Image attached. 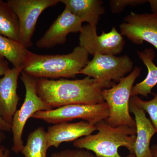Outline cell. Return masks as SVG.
I'll list each match as a JSON object with an SVG mask.
<instances>
[{"label":"cell","mask_w":157,"mask_h":157,"mask_svg":"<svg viewBox=\"0 0 157 157\" xmlns=\"http://www.w3.org/2000/svg\"><path fill=\"white\" fill-rule=\"evenodd\" d=\"M21 74V78L25 89V98L20 109L15 112L11 125L13 135L12 150L16 154L21 152L24 146L22 134L29 119L39 111L53 109L37 94L36 78L29 76L23 71Z\"/></svg>","instance_id":"5b68a950"},{"label":"cell","mask_w":157,"mask_h":157,"mask_svg":"<svg viewBox=\"0 0 157 157\" xmlns=\"http://www.w3.org/2000/svg\"><path fill=\"white\" fill-rule=\"evenodd\" d=\"M7 2L18 18L19 42L27 49L33 45L32 38L40 15L45 9L60 2V0H8Z\"/></svg>","instance_id":"ba28073f"},{"label":"cell","mask_w":157,"mask_h":157,"mask_svg":"<svg viewBox=\"0 0 157 157\" xmlns=\"http://www.w3.org/2000/svg\"><path fill=\"white\" fill-rule=\"evenodd\" d=\"M79 37V46L84 48L89 55L95 54L116 56L123 50L125 42L116 28L113 27L111 31L98 36L97 28L89 24L82 26Z\"/></svg>","instance_id":"9c48e42d"},{"label":"cell","mask_w":157,"mask_h":157,"mask_svg":"<svg viewBox=\"0 0 157 157\" xmlns=\"http://www.w3.org/2000/svg\"><path fill=\"white\" fill-rule=\"evenodd\" d=\"M152 13H157V0H149Z\"/></svg>","instance_id":"d4e9b609"},{"label":"cell","mask_w":157,"mask_h":157,"mask_svg":"<svg viewBox=\"0 0 157 157\" xmlns=\"http://www.w3.org/2000/svg\"><path fill=\"white\" fill-rule=\"evenodd\" d=\"M28 51L18 41L0 35V56L11 62L14 67L23 68Z\"/></svg>","instance_id":"e0dca14e"},{"label":"cell","mask_w":157,"mask_h":157,"mask_svg":"<svg viewBox=\"0 0 157 157\" xmlns=\"http://www.w3.org/2000/svg\"><path fill=\"white\" fill-rule=\"evenodd\" d=\"M124 21L120 25L122 36L137 45L148 42L157 50V13L137 14L131 12Z\"/></svg>","instance_id":"30bf717a"},{"label":"cell","mask_w":157,"mask_h":157,"mask_svg":"<svg viewBox=\"0 0 157 157\" xmlns=\"http://www.w3.org/2000/svg\"><path fill=\"white\" fill-rule=\"evenodd\" d=\"M141 70V68L135 67L118 84L102 91L104 101L109 108V117L105 121L111 126L124 125L136 128L135 121L130 113L129 104L133 85L140 76Z\"/></svg>","instance_id":"277c9868"},{"label":"cell","mask_w":157,"mask_h":157,"mask_svg":"<svg viewBox=\"0 0 157 157\" xmlns=\"http://www.w3.org/2000/svg\"><path fill=\"white\" fill-rule=\"evenodd\" d=\"M138 56L146 66L147 74L143 81L133 86L131 97L141 95L147 98L150 94H153L152 90L157 85V67L154 63L156 57L155 52L151 48L139 51H137Z\"/></svg>","instance_id":"2e32d148"},{"label":"cell","mask_w":157,"mask_h":157,"mask_svg":"<svg viewBox=\"0 0 157 157\" xmlns=\"http://www.w3.org/2000/svg\"><path fill=\"white\" fill-rule=\"evenodd\" d=\"M131 99L137 107L144 112L148 113L154 128L157 133V93L151 100L144 101L141 100L138 96L131 97Z\"/></svg>","instance_id":"ffe728a7"},{"label":"cell","mask_w":157,"mask_h":157,"mask_svg":"<svg viewBox=\"0 0 157 157\" xmlns=\"http://www.w3.org/2000/svg\"><path fill=\"white\" fill-rule=\"evenodd\" d=\"M83 21L65 7L43 36L36 42L39 48H52L64 44L68 34L80 33Z\"/></svg>","instance_id":"8fae6325"},{"label":"cell","mask_w":157,"mask_h":157,"mask_svg":"<svg viewBox=\"0 0 157 157\" xmlns=\"http://www.w3.org/2000/svg\"><path fill=\"white\" fill-rule=\"evenodd\" d=\"M152 153L154 157H157V145H153L151 148Z\"/></svg>","instance_id":"484cf974"},{"label":"cell","mask_w":157,"mask_h":157,"mask_svg":"<svg viewBox=\"0 0 157 157\" xmlns=\"http://www.w3.org/2000/svg\"><path fill=\"white\" fill-rule=\"evenodd\" d=\"M134 63L128 56L95 54L94 58L78 73L98 81L114 83L133 71Z\"/></svg>","instance_id":"52a82bcc"},{"label":"cell","mask_w":157,"mask_h":157,"mask_svg":"<svg viewBox=\"0 0 157 157\" xmlns=\"http://www.w3.org/2000/svg\"><path fill=\"white\" fill-rule=\"evenodd\" d=\"M96 131L95 125L82 120L75 123L55 124L48 127L46 132L47 147H58L61 144L74 141L91 135Z\"/></svg>","instance_id":"4fadbf2b"},{"label":"cell","mask_w":157,"mask_h":157,"mask_svg":"<svg viewBox=\"0 0 157 157\" xmlns=\"http://www.w3.org/2000/svg\"><path fill=\"white\" fill-rule=\"evenodd\" d=\"M114 85L88 76L77 79L36 78L37 94L53 109L73 104L94 105L103 103L105 101L102 91Z\"/></svg>","instance_id":"6da1fadb"},{"label":"cell","mask_w":157,"mask_h":157,"mask_svg":"<svg viewBox=\"0 0 157 157\" xmlns=\"http://www.w3.org/2000/svg\"><path fill=\"white\" fill-rule=\"evenodd\" d=\"M129 108L135 115L136 123L137 133L134 148L135 157H154L150 145L152 137L156 133L155 130L144 110L137 107L131 99Z\"/></svg>","instance_id":"5bb4252c"},{"label":"cell","mask_w":157,"mask_h":157,"mask_svg":"<svg viewBox=\"0 0 157 157\" xmlns=\"http://www.w3.org/2000/svg\"><path fill=\"white\" fill-rule=\"evenodd\" d=\"M109 112V106L104 102L94 105L73 104L39 111L32 118L53 124L81 119L95 125L99 122L107 119Z\"/></svg>","instance_id":"8992f818"},{"label":"cell","mask_w":157,"mask_h":157,"mask_svg":"<svg viewBox=\"0 0 157 157\" xmlns=\"http://www.w3.org/2000/svg\"><path fill=\"white\" fill-rule=\"evenodd\" d=\"M0 157H11V152L9 149L0 143Z\"/></svg>","instance_id":"cb8c5ba5"},{"label":"cell","mask_w":157,"mask_h":157,"mask_svg":"<svg viewBox=\"0 0 157 157\" xmlns=\"http://www.w3.org/2000/svg\"><path fill=\"white\" fill-rule=\"evenodd\" d=\"M50 157H96L91 153L80 149H66L52 154Z\"/></svg>","instance_id":"7402d4cb"},{"label":"cell","mask_w":157,"mask_h":157,"mask_svg":"<svg viewBox=\"0 0 157 157\" xmlns=\"http://www.w3.org/2000/svg\"><path fill=\"white\" fill-rule=\"evenodd\" d=\"M22 71V68L9 69L0 78V117L11 125L20 100L17 81Z\"/></svg>","instance_id":"7c38bea8"},{"label":"cell","mask_w":157,"mask_h":157,"mask_svg":"<svg viewBox=\"0 0 157 157\" xmlns=\"http://www.w3.org/2000/svg\"><path fill=\"white\" fill-rule=\"evenodd\" d=\"M65 7L83 22H87L93 27L97 28L100 16L105 13L101 0H60Z\"/></svg>","instance_id":"9a60e30c"},{"label":"cell","mask_w":157,"mask_h":157,"mask_svg":"<svg viewBox=\"0 0 157 157\" xmlns=\"http://www.w3.org/2000/svg\"><path fill=\"white\" fill-rule=\"evenodd\" d=\"M6 138V134L4 133V132L0 131V143H2L3 142Z\"/></svg>","instance_id":"4316f807"},{"label":"cell","mask_w":157,"mask_h":157,"mask_svg":"<svg viewBox=\"0 0 157 157\" xmlns=\"http://www.w3.org/2000/svg\"><path fill=\"white\" fill-rule=\"evenodd\" d=\"M84 48L76 46L67 54L40 55L28 51L23 71L34 78H74L89 62Z\"/></svg>","instance_id":"7a4b0ae2"},{"label":"cell","mask_w":157,"mask_h":157,"mask_svg":"<svg viewBox=\"0 0 157 157\" xmlns=\"http://www.w3.org/2000/svg\"><path fill=\"white\" fill-rule=\"evenodd\" d=\"M98 133L81 137L73 142L74 147L91 151L96 157H122L119 154L121 147L134 153L136 128L124 125L113 127L105 120L95 125Z\"/></svg>","instance_id":"3957f363"},{"label":"cell","mask_w":157,"mask_h":157,"mask_svg":"<svg viewBox=\"0 0 157 157\" xmlns=\"http://www.w3.org/2000/svg\"><path fill=\"white\" fill-rule=\"evenodd\" d=\"M127 157H135V154L134 153H130V154L127 156Z\"/></svg>","instance_id":"83f0119b"},{"label":"cell","mask_w":157,"mask_h":157,"mask_svg":"<svg viewBox=\"0 0 157 157\" xmlns=\"http://www.w3.org/2000/svg\"><path fill=\"white\" fill-rule=\"evenodd\" d=\"M18 18L7 2L0 0V35L19 42Z\"/></svg>","instance_id":"ac0fdd59"},{"label":"cell","mask_w":157,"mask_h":157,"mask_svg":"<svg viewBox=\"0 0 157 157\" xmlns=\"http://www.w3.org/2000/svg\"><path fill=\"white\" fill-rule=\"evenodd\" d=\"M10 69L8 62L5 58L0 56V76H4L7 71ZM0 131L3 132L11 131V125L6 122L0 117Z\"/></svg>","instance_id":"603a6c76"},{"label":"cell","mask_w":157,"mask_h":157,"mask_svg":"<svg viewBox=\"0 0 157 157\" xmlns=\"http://www.w3.org/2000/svg\"><path fill=\"white\" fill-rule=\"evenodd\" d=\"M110 9L113 13L117 14L122 12L128 6H136L147 2L146 0H110Z\"/></svg>","instance_id":"44dd1931"},{"label":"cell","mask_w":157,"mask_h":157,"mask_svg":"<svg viewBox=\"0 0 157 157\" xmlns=\"http://www.w3.org/2000/svg\"><path fill=\"white\" fill-rule=\"evenodd\" d=\"M46 132L39 127L29 134L26 143L21 152L25 157H47Z\"/></svg>","instance_id":"d6986e66"}]
</instances>
